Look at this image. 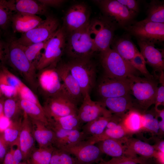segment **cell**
I'll return each instance as SVG.
<instances>
[{
  "instance_id": "6da1fadb",
  "label": "cell",
  "mask_w": 164,
  "mask_h": 164,
  "mask_svg": "<svg viewBox=\"0 0 164 164\" xmlns=\"http://www.w3.org/2000/svg\"><path fill=\"white\" fill-rule=\"evenodd\" d=\"M7 61L17 70L34 92L38 88L35 66L29 60L16 39L10 38L7 43Z\"/></svg>"
},
{
  "instance_id": "7a4b0ae2",
  "label": "cell",
  "mask_w": 164,
  "mask_h": 164,
  "mask_svg": "<svg viewBox=\"0 0 164 164\" xmlns=\"http://www.w3.org/2000/svg\"><path fill=\"white\" fill-rule=\"evenodd\" d=\"M69 34L65 50L71 59L91 58L96 52L92 36L91 22Z\"/></svg>"
},
{
  "instance_id": "3957f363",
  "label": "cell",
  "mask_w": 164,
  "mask_h": 164,
  "mask_svg": "<svg viewBox=\"0 0 164 164\" xmlns=\"http://www.w3.org/2000/svg\"><path fill=\"white\" fill-rule=\"evenodd\" d=\"M130 93L135 98V109L142 113L154 104L158 84L153 79L142 78L134 75L129 79Z\"/></svg>"
},
{
  "instance_id": "277c9868",
  "label": "cell",
  "mask_w": 164,
  "mask_h": 164,
  "mask_svg": "<svg viewBox=\"0 0 164 164\" xmlns=\"http://www.w3.org/2000/svg\"><path fill=\"white\" fill-rule=\"evenodd\" d=\"M100 57L105 76L128 79L136 75L138 71L128 61L111 48L100 52Z\"/></svg>"
},
{
  "instance_id": "5b68a950",
  "label": "cell",
  "mask_w": 164,
  "mask_h": 164,
  "mask_svg": "<svg viewBox=\"0 0 164 164\" xmlns=\"http://www.w3.org/2000/svg\"><path fill=\"white\" fill-rule=\"evenodd\" d=\"M67 34L63 27H59L48 40L44 51L38 60V71L49 66H57L65 50Z\"/></svg>"
},
{
  "instance_id": "8992f818",
  "label": "cell",
  "mask_w": 164,
  "mask_h": 164,
  "mask_svg": "<svg viewBox=\"0 0 164 164\" xmlns=\"http://www.w3.org/2000/svg\"><path fill=\"white\" fill-rule=\"evenodd\" d=\"M66 65L78 83L84 96L90 94L95 84L96 67L91 58L71 59Z\"/></svg>"
},
{
  "instance_id": "52a82bcc",
  "label": "cell",
  "mask_w": 164,
  "mask_h": 164,
  "mask_svg": "<svg viewBox=\"0 0 164 164\" xmlns=\"http://www.w3.org/2000/svg\"><path fill=\"white\" fill-rule=\"evenodd\" d=\"M124 29L129 35L134 36L137 41L155 44L164 41V23L154 22L145 19L134 21Z\"/></svg>"
},
{
  "instance_id": "ba28073f",
  "label": "cell",
  "mask_w": 164,
  "mask_h": 164,
  "mask_svg": "<svg viewBox=\"0 0 164 164\" xmlns=\"http://www.w3.org/2000/svg\"><path fill=\"white\" fill-rule=\"evenodd\" d=\"M37 80L38 87L46 99L60 94L67 96L57 66H49L39 70Z\"/></svg>"
},
{
  "instance_id": "9c48e42d",
  "label": "cell",
  "mask_w": 164,
  "mask_h": 164,
  "mask_svg": "<svg viewBox=\"0 0 164 164\" xmlns=\"http://www.w3.org/2000/svg\"><path fill=\"white\" fill-rule=\"evenodd\" d=\"M107 18L117 27L122 28L133 22L137 14L131 11L117 0L94 1Z\"/></svg>"
},
{
  "instance_id": "30bf717a",
  "label": "cell",
  "mask_w": 164,
  "mask_h": 164,
  "mask_svg": "<svg viewBox=\"0 0 164 164\" xmlns=\"http://www.w3.org/2000/svg\"><path fill=\"white\" fill-rule=\"evenodd\" d=\"M57 19L51 15L47 16L39 25L26 32L22 34L16 39L19 43L28 46L49 40L59 28Z\"/></svg>"
},
{
  "instance_id": "8fae6325",
  "label": "cell",
  "mask_w": 164,
  "mask_h": 164,
  "mask_svg": "<svg viewBox=\"0 0 164 164\" xmlns=\"http://www.w3.org/2000/svg\"><path fill=\"white\" fill-rule=\"evenodd\" d=\"M91 24L96 52L100 53L110 48L117 26L108 18L93 21Z\"/></svg>"
},
{
  "instance_id": "7c38bea8",
  "label": "cell",
  "mask_w": 164,
  "mask_h": 164,
  "mask_svg": "<svg viewBox=\"0 0 164 164\" xmlns=\"http://www.w3.org/2000/svg\"><path fill=\"white\" fill-rule=\"evenodd\" d=\"M44 110L47 118L77 114V105L66 95L60 94L46 99Z\"/></svg>"
},
{
  "instance_id": "4fadbf2b",
  "label": "cell",
  "mask_w": 164,
  "mask_h": 164,
  "mask_svg": "<svg viewBox=\"0 0 164 164\" xmlns=\"http://www.w3.org/2000/svg\"><path fill=\"white\" fill-rule=\"evenodd\" d=\"M59 149L74 155L80 164H92L102 160L99 147L85 140Z\"/></svg>"
},
{
  "instance_id": "5bb4252c",
  "label": "cell",
  "mask_w": 164,
  "mask_h": 164,
  "mask_svg": "<svg viewBox=\"0 0 164 164\" xmlns=\"http://www.w3.org/2000/svg\"><path fill=\"white\" fill-rule=\"evenodd\" d=\"M97 91L102 99L130 94L129 79L111 78L104 76L98 84Z\"/></svg>"
},
{
  "instance_id": "9a60e30c",
  "label": "cell",
  "mask_w": 164,
  "mask_h": 164,
  "mask_svg": "<svg viewBox=\"0 0 164 164\" xmlns=\"http://www.w3.org/2000/svg\"><path fill=\"white\" fill-rule=\"evenodd\" d=\"M90 12L84 3L73 5L68 9L63 18V26L66 32L70 33L87 25L90 21Z\"/></svg>"
},
{
  "instance_id": "2e32d148",
  "label": "cell",
  "mask_w": 164,
  "mask_h": 164,
  "mask_svg": "<svg viewBox=\"0 0 164 164\" xmlns=\"http://www.w3.org/2000/svg\"><path fill=\"white\" fill-rule=\"evenodd\" d=\"M89 94L87 93L84 95L82 104L78 109L77 116L82 123H86L100 116L112 115L100 101H93Z\"/></svg>"
},
{
  "instance_id": "e0dca14e",
  "label": "cell",
  "mask_w": 164,
  "mask_h": 164,
  "mask_svg": "<svg viewBox=\"0 0 164 164\" xmlns=\"http://www.w3.org/2000/svg\"><path fill=\"white\" fill-rule=\"evenodd\" d=\"M35 140L32 121L23 112L19 138V145L24 161L27 162L35 148Z\"/></svg>"
},
{
  "instance_id": "ac0fdd59",
  "label": "cell",
  "mask_w": 164,
  "mask_h": 164,
  "mask_svg": "<svg viewBox=\"0 0 164 164\" xmlns=\"http://www.w3.org/2000/svg\"><path fill=\"white\" fill-rule=\"evenodd\" d=\"M57 68L67 96L77 105L82 101L84 97L78 83L71 74L65 63H59Z\"/></svg>"
},
{
  "instance_id": "d6986e66",
  "label": "cell",
  "mask_w": 164,
  "mask_h": 164,
  "mask_svg": "<svg viewBox=\"0 0 164 164\" xmlns=\"http://www.w3.org/2000/svg\"><path fill=\"white\" fill-rule=\"evenodd\" d=\"M140 53L147 63L155 71L161 72L164 69V54L162 51L156 48L152 43L137 41Z\"/></svg>"
},
{
  "instance_id": "ffe728a7",
  "label": "cell",
  "mask_w": 164,
  "mask_h": 164,
  "mask_svg": "<svg viewBox=\"0 0 164 164\" xmlns=\"http://www.w3.org/2000/svg\"><path fill=\"white\" fill-rule=\"evenodd\" d=\"M22 82L4 65L0 67V89L3 96L7 98L18 97L17 89Z\"/></svg>"
},
{
  "instance_id": "44dd1931",
  "label": "cell",
  "mask_w": 164,
  "mask_h": 164,
  "mask_svg": "<svg viewBox=\"0 0 164 164\" xmlns=\"http://www.w3.org/2000/svg\"><path fill=\"white\" fill-rule=\"evenodd\" d=\"M123 142L126 147L127 157H135L138 155L139 157L151 159L156 151L153 145L137 139L126 137Z\"/></svg>"
},
{
  "instance_id": "7402d4cb",
  "label": "cell",
  "mask_w": 164,
  "mask_h": 164,
  "mask_svg": "<svg viewBox=\"0 0 164 164\" xmlns=\"http://www.w3.org/2000/svg\"><path fill=\"white\" fill-rule=\"evenodd\" d=\"M100 101L112 114L114 113L121 118L129 111L135 109L134 102L130 94L103 99Z\"/></svg>"
},
{
  "instance_id": "603a6c76",
  "label": "cell",
  "mask_w": 164,
  "mask_h": 164,
  "mask_svg": "<svg viewBox=\"0 0 164 164\" xmlns=\"http://www.w3.org/2000/svg\"><path fill=\"white\" fill-rule=\"evenodd\" d=\"M43 20L37 15L16 12L12 16L11 23L15 32L23 34L39 25Z\"/></svg>"
},
{
  "instance_id": "cb8c5ba5",
  "label": "cell",
  "mask_w": 164,
  "mask_h": 164,
  "mask_svg": "<svg viewBox=\"0 0 164 164\" xmlns=\"http://www.w3.org/2000/svg\"><path fill=\"white\" fill-rule=\"evenodd\" d=\"M110 48L128 62L139 52L129 35L114 36Z\"/></svg>"
},
{
  "instance_id": "d4e9b609",
  "label": "cell",
  "mask_w": 164,
  "mask_h": 164,
  "mask_svg": "<svg viewBox=\"0 0 164 164\" xmlns=\"http://www.w3.org/2000/svg\"><path fill=\"white\" fill-rule=\"evenodd\" d=\"M11 7L14 12H20L32 15H43L48 11V7L38 0H9Z\"/></svg>"
},
{
  "instance_id": "484cf974",
  "label": "cell",
  "mask_w": 164,
  "mask_h": 164,
  "mask_svg": "<svg viewBox=\"0 0 164 164\" xmlns=\"http://www.w3.org/2000/svg\"><path fill=\"white\" fill-rule=\"evenodd\" d=\"M31 120L32 124L34 138L39 147L53 146L55 141L54 132L44 123L39 121Z\"/></svg>"
},
{
  "instance_id": "4316f807",
  "label": "cell",
  "mask_w": 164,
  "mask_h": 164,
  "mask_svg": "<svg viewBox=\"0 0 164 164\" xmlns=\"http://www.w3.org/2000/svg\"><path fill=\"white\" fill-rule=\"evenodd\" d=\"M123 139H105L98 142L97 146L102 153L113 158L127 157L126 147L123 141Z\"/></svg>"
},
{
  "instance_id": "83f0119b",
  "label": "cell",
  "mask_w": 164,
  "mask_h": 164,
  "mask_svg": "<svg viewBox=\"0 0 164 164\" xmlns=\"http://www.w3.org/2000/svg\"><path fill=\"white\" fill-rule=\"evenodd\" d=\"M142 113L133 109L127 112L121 118L120 123L128 134L138 132L142 130Z\"/></svg>"
},
{
  "instance_id": "f1b7e54d",
  "label": "cell",
  "mask_w": 164,
  "mask_h": 164,
  "mask_svg": "<svg viewBox=\"0 0 164 164\" xmlns=\"http://www.w3.org/2000/svg\"><path fill=\"white\" fill-rule=\"evenodd\" d=\"M113 116H100L86 123L81 127L82 131L87 137L100 135L105 129L107 124L112 118Z\"/></svg>"
},
{
  "instance_id": "f546056e",
  "label": "cell",
  "mask_w": 164,
  "mask_h": 164,
  "mask_svg": "<svg viewBox=\"0 0 164 164\" xmlns=\"http://www.w3.org/2000/svg\"><path fill=\"white\" fill-rule=\"evenodd\" d=\"M128 135L120 123L113 128H106L101 134L88 137L85 140L91 144L96 143L107 139H121L127 137Z\"/></svg>"
},
{
  "instance_id": "4dcf8cb0",
  "label": "cell",
  "mask_w": 164,
  "mask_h": 164,
  "mask_svg": "<svg viewBox=\"0 0 164 164\" xmlns=\"http://www.w3.org/2000/svg\"><path fill=\"white\" fill-rule=\"evenodd\" d=\"M87 137L80 130H65L56 141L54 147L60 149L85 140Z\"/></svg>"
},
{
  "instance_id": "1f68e13d",
  "label": "cell",
  "mask_w": 164,
  "mask_h": 164,
  "mask_svg": "<svg viewBox=\"0 0 164 164\" xmlns=\"http://www.w3.org/2000/svg\"><path fill=\"white\" fill-rule=\"evenodd\" d=\"M22 118V117L16 120L10 121L8 126L2 131L4 138L9 147L19 145Z\"/></svg>"
},
{
  "instance_id": "d6a6232c",
  "label": "cell",
  "mask_w": 164,
  "mask_h": 164,
  "mask_svg": "<svg viewBox=\"0 0 164 164\" xmlns=\"http://www.w3.org/2000/svg\"><path fill=\"white\" fill-rule=\"evenodd\" d=\"M19 101L23 111L31 119L41 122L48 126V119L43 108L34 103L20 98Z\"/></svg>"
},
{
  "instance_id": "836d02e7",
  "label": "cell",
  "mask_w": 164,
  "mask_h": 164,
  "mask_svg": "<svg viewBox=\"0 0 164 164\" xmlns=\"http://www.w3.org/2000/svg\"><path fill=\"white\" fill-rule=\"evenodd\" d=\"M3 114L9 121L16 120L22 117L23 111L20 104L19 97L4 99Z\"/></svg>"
},
{
  "instance_id": "e575fe53",
  "label": "cell",
  "mask_w": 164,
  "mask_h": 164,
  "mask_svg": "<svg viewBox=\"0 0 164 164\" xmlns=\"http://www.w3.org/2000/svg\"><path fill=\"white\" fill-rule=\"evenodd\" d=\"M148 21L164 23V2L158 0H152L149 3L147 10Z\"/></svg>"
},
{
  "instance_id": "d590c367",
  "label": "cell",
  "mask_w": 164,
  "mask_h": 164,
  "mask_svg": "<svg viewBox=\"0 0 164 164\" xmlns=\"http://www.w3.org/2000/svg\"><path fill=\"white\" fill-rule=\"evenodd\" d=\"M54 148L50 146L35 149L27 162L30 164H49Z\"/></svg>"
},
{
  "instance_id": "8d00e7d4",
  "label": "cell",
  "mask_w": 164,
  "mask_h": 164,
  "mask_svg": "<svg viewBox=\"0 0 164 164\" xmlns=\"http://www.w3.org/2000/svg\"><path fill=\"white\" fill-rule=\"evenodd\" d=\"M142 130L153 134H159L160 129L158 116L154 109V111H147L142 113Z\"/></svg>"
},
{
  "instance_id": "74e56055",
  "label": "cell",
  "mask_w": 164,
  "mask_h": 164,
  "mask_svg": "<svg viewBox=\"0 0 164 164\" xmlns=\"http://www.w3.org/2000/svg\"><path fill=\"white\" fill-rule=\"evenodd\" d=\"M48 118L51 119L59 127L64 129L80 130L82 127V123L77 114Z\"/></svg>"
},
{
  "instance_id": "f35d334b",
  "label": "cell",
  "mask_w": 164,
  "mask_h": 164,
  "mask_svg": "<svg viewBox=\"0 0 164 164\" xmlns=\"http://www.w3.org/2000/svg\"><path fill=\"white\" fill-rule=\"evenodd\" d=\"M48 40L28 46L20 44L29 60L36 67L37 63L42 54L41 51L45 49Z\"/></svg>"
},
{
  "instance_id": "ab89813d",
  "label": "cell",
  "mask_w": 164,
  "mask_h": 164,
  "mask_svg": "<svg viewBox=\"0 0 164 164\" xmlns=\"http://www.w3.org/2000/svg\"><path fill=\"white\" fill-rule=\"evenodd\" d=\"M14 13L8 1L0 0V31L7 29Z\"/></svg>"
},
{
  "instance_id": "60d3db41",
  "label": "cell",
  "mask_w": 164,
  "mask_h": 164,
  "mask_svg": "<svg viewBox=\"0 0 164 164\" xmlns=\"http://www.w3.org/2000/svg\"><path fill=\"white\" fill-rule=\"evenodd\" d=\"M70 154L54 147L49 164H80L77 159Z\"/></svg>"
},
{
  "instance_id": "b9f144b4",
  "label": "cell",
  "mask_w": 164,
  "mask_h": 164,
  "mask_svg": "<svg viewBox=\"0 0 164 164\" xmlns=\"http://www.w3.org/2000/svg\"><path fill=\"white\" fill-rule=\"evenodd\" d=\"M17 90L18 97L20 99L32 102L40 107L43 108L34 92L23 82L18 88Z\"/></svg>"
},
{
  "instance_id": "7bdbcfd3",
  "label": "cell",
  "mask_w": 164,
  "mask_h": 164,
  "mask_svg": "<svg viewBox=\"0 0 164 164\" xmlns=\"http://www.w3.org/2000/svg\"><path fill=\"white\" fill-rule=\"evenodd\" d=\"M129 62L136 70L144 75L145 77L153 79L146 68L145 60L140 52L137 53Z\"/></svg>"
},
{
  "instance_id": "ee69618b",
  "label": "cell",
  "mask_w": 164,
  "mask_h": 164,
  "mask_svg": "<svg viewBox=\"0 0 164 164\" xmlns=\"http://www.w3.org/2000/svg\"><path fill=\"white\" fill-rule=\"evenodd\" d=\"M108 162V164H152L151 159L139 156L113 158Z\"/></svg>"
},
{
  "instance_id": "f6af8a7d",
  "label": "cell",
  "mask_w": 164,
  "mask_h": 164,
  "mask_svg": "<svg viewBox=\"0 0 164 164\" xmlns=\"http://www.w3.org/2000/svg\"><path fill=\"white\" fill-rule=\"evenodd\" d=\"M117 0L131 11L137 14L139 13L140 9L138 1L135 0Z\"/></svg>"
},
{
  "instance_id": "bcb514c9",
  "label": "cell",
  "mask_w": 164,
  "mask_h": 164,
  "mask_svg": "<svg viewBox=\"0 0 164 164\" xmlns=\"http://www.w3.org/2000/svg\"><path fill=\"white\" fill-rule=\"evenodd\" d=\"M8 46L5 43L0 39V67L7 61Z\"/></svg>"
},
{
  "instance_id": "7dc6e473",
  "label": "cell",
  "mask_w": 164,
  "mask_h": 164,
  "mask_svg": "<svg viewBox=\"0 0 164 164\" xmlns=\"http://www.w3.org/2000/svg\"><path fill=\"white\" fill-rule=\"evenodd\" d=\"M161 85L158 87L156 99L155 103V109H158L160 105H164V83L161 84Z\"/></svg>"
},
{
  "instance_id": "c3c4849f",
  "label": "cell",
  "mask_w": 164,
  "mask_h": 164,
  "mask_svg": "<svg viewBox=\"0 0 164 164\" xmlns=\"http://www.w3.org/2000/svg\"><path fill=\"white\" fill-rule=\"evenodd\" d=\"M9 147L3 135L2 132L0 131V161L2 163L4 157L8 152Z\"/></svg>"
},
{
  "instance_id": "681fc988",
  "label": "cell",
  "mask_w": 164,
  "mask_h": 164,
  "mask_svg": "<svg viewBox=\"0 0 164 164\" xmlns=\"http://www.w3.org/2000/svg\"><path fill=\"white\" fill-rule=\"evenodd\" d=\"M38 1L47 7L49 6L58 7L65 2L62 0H38Z\"/></svg>"
},
{
  "instance_id": "f907efd6",
  "label": "cell",
  "mask_w": 164,
  "mask_h": 164,
  "mask_svg": "<svg viewBox=\"0 0 164 164\" xmlns=\"http://www.w3.org/2000/svg\"><path fill=\"white\" fill-rule=\"evenodd\" d=\"M13 147H10L9 150L5 154L2 164H14L13 157Z\"/></svg>"
},
{
  "instance_id": "816d5d0a",
  "label": "cell",
  "mask_w": 164,
  "mask_h": 164,
  "mask_svg": "<svg viewBox=\"0 0 164 164\" xmlns=\"http://www.w3.org/2000/svg\"><path fill=\"white\" fill-rule=\"evenodd\" d=\"M157 113L159 118H160V120L159 122V125L160 129L159 133L163 134L164 132V110H159L158 108L154 109Z\"/></svg>"
},
{
  "instance_id": "f5cc1de1",
  "label": "cell",
  "mask_w": 164,
  "mask_h": 164,
  "mask_svg": "<svg viewBox=\"0 0 164 164\" xmlns=\"http://www.w3.org/2000/svg\"><path fill=\"white\" fill-rule=\"evenodd\" d=\"M164 152L156 151L153 158L158 164H164Z\"/></svg>"
},
{
  "instance_id": "db71d44e",
  "label": "cell",
  "mask_w": 164,
  "mask_h": 164,
  "mask_svg": "<svg viewBox=\"0 0 164 164\" xmlns=\"http://www.w3.org/2000/svg\"><path fill=\"white\" fill-rule=\"evenodd\" d=\"M156 151L164 152V141L160 140L155 145H153Z\"/></svg>"
},
{
  "instance_id": "11a10c76",
  "label": "cell",
  "mask_w": 164,
  "mask_h": 164,
  "mask_svg": "<svg viewBox=\"0 0 164 164\" xmlns=\"http://www.w3.org/2000/svg\"><path fill=\"white\" fill-rule=\"evenodd\" d=\"M4 99L2 98L0 99V118L4 115L3 114V103Z\"/></svg>"
},
{
  "instance_id": "9f6ffc18",
  "label": "cell",
  "mask_w": 164,
  "mask_h": 164,
  "mask_svg": "<svg viewBox=\"0 0 164 164\" xmlns=\"http://www.w3.org/2000/svg\"><path fill=\"white\" fill-rule=\"evenodd\" d=\"M99 164H108V161H104L102 159L100 162Z\"/></svg>"
},
{
  "instance_id": "6f0895ef",
  "label": "cell",
  "mask_w": 164,
  "mask_h": 164,
  "mask_svg": "<svg viewBox=\"0 0 164 164\" xmlns=\"http://www.w3.org/2000/svg\"><path fill=\"white\" fill-rule=\"evenodd\" d=\"M19 164H30L27 162L24 161L23 162H21Z\"/></svg>"
},
{
  "instance_id": "680465c9",
  "label": "cell",
  "mask_w": 164,
  "mask_h": 164,
  "mask_svg": "<svg viewBox=\"0 0 164 164\" xmlns=\"http://www.w3.org/2000/svg\"><path fill=\"white\" fill-rule=\"evenodd\" d=\"M3 96L2 91L0 89V99L2 98V97Z\"/></svg>"
},
{
  "instance_id": "91938a15",
  "label": "cell",
  "mask_w": 164,
  "mask_h": 164,
  "mask_svg": "<svg viewBox=\"0 0 164 164\" xmlns=\"http://www.w3.org/2000/svg\"><path fill=\"white\" fill-rule=\"evenodd\" d=\"M1 162H0V164H1Z\"/></svg>"
}]
</instances>
